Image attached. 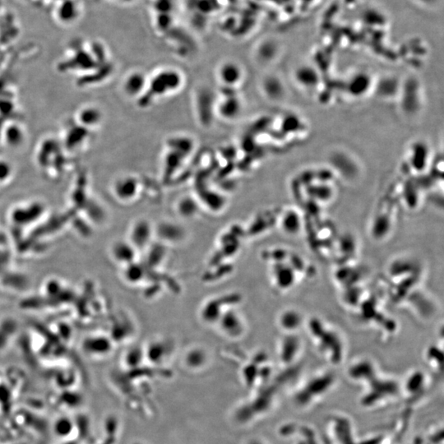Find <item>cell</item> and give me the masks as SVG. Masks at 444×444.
Returning a JSON list of instances; mask_svg holds the SVG:
<instances>
[{
  "label": "cell",
  "mask_w": 444,
  "mask_h": 444,
  "mask_svg": "<svg viewBox=\"0 0 444 444\" xmlns=\"http://www.w3.org/2000/svg\"><path fill=\"white\" fill-rule=\"evenodd\" d=\"M179 225L171 221L161 222L158 227L155 228V234L158 236L162 241H167L169 243L179 242L183 236V229Z\"/></svg>",
  "instance_id": "obj_13"
},
{
  "label": "cell",
  "mask_w": 444,
  "mask_h": 444,
  "mask_svg": "<svg viewBox=\"0 0 444 444\" xmlns=\"http://www.w3.org/2000/svg\"><path fill=\"white\" fill-rule=\"evenodd\" d=\"M165 344L163 341H156L151 344L147 349V357L155 363L162 360L165 355Z\"/></svg>",
  "instance_id": "obj_16"
},
{
  "label": "cell",
  "mask_w": 444,
  "mask_h": 444,
  "mask_svg": "<svg viewBox=\"0 0 444 444\" xmlns=\"http://www.w3.org/2000/svg\"><path fill=\"white\" fill-rule=\"evenodd\" d=\"M334 384L335 378L331 374L312 378L293 391L294 405L300 410L311 409L325 399Z\"/></svg>",
  "instance_id": "obj_2"
},
{
  "label": "cell",
  "mask_w": 444,
  "mask_h": 444,
  "mask_svg": "<svg viewBox=\"0 0 444 444\" xmlns=\"http://www.w3.org/2000/svg\"><path fill=\"white\" fill-rule=\"evenodd\" d=\"M137 250L128 241H118L111 249V254L115 261L125 266L135 262Z\"/></svg>",
  "instance_id": "obj_12"
},
{
  "label": "cell",
  "mask_w": 444,
  "mask_h": 444,
  "mask_svg": "<svg viewBox=\"0 0 444 444\" xmlns=\"http://www.w3.org/2000/svg\"><path fill=\"white\" fill-rule=\"evenodd\" d=\"M201 203L192 196H184L177 202L176 211L178 215L183 219H192L197 215Z\"/></svg>",
  "instance_id": "obj_14"
},
{
  "label": "cell",
  "mask_w": 444,
  "mask_h": 444,
  "mask_svg": "<svg viewBox=\"0 0 444 444\" xmlns=\"http://www.w3.org/2000/svg\"><path fill=\"white\" fill-rule=\"evenodd\" d=\"M183 84V76L174 69H163L148 78V85L145 94L141 97L150 100L162 98L173 94Z\"/></svg>",
  "instance_id": "obj_3"
},
{
  "label": "cell",
  "mask_w": 444,
  "mask_h": 444,
  "mask_svg": "<svg viewBox=\"0 0 444 444\" xmlns=\"http://www.w3.org/2000/svg\"><path fill=\"white\" fill-rule=\"evenodd\" d=\"M364 382L365 385L360 404L366 409L382 407L401 395V386L396 381L376 378L374 373Z\"/></svg>",
  "instance_id": "obj_1"
},
{
  "label": "cell",
  "mask_w": 444,
  "mask_h": 444,
  "mask_svg": "<svg viewBox=\"0 0 444 444\" xmlns=\"http://www.w3.org/2000/svg\"><path fill=\"white\" fill-rule=\"evenodd\" d=\"M142 357V350L138 347L132 349L127 353V364L131 366H136L138 364L140 359Z\"/></svg>",
  "instance_id": "obj_18"
},
{
  "label": "cell",
  "mask_w": 444,
  "mask_h": 444,
  "mask_svg": "<svg viewBox=\"0 0 444 444\" xmlns=\"http://www.w3.org/2000/svg\"><path fill=\"white\" fill-rule=\"evenodd\" d=\"M148 78L143 72H132L124 79V93L130 98H141L147 91Z\"/></svg>",
  "instance_id": "obj_8"
},
{
  "label": "cell",
  "mask_w": 444,
  "mask_h": 444,
  "mask_svg": "<svg viewBox=\"0 0 444 444\" xmlns=\"http://www.w3.org/2000/svg\"><path fill=\"white\" fill-rule=\"evenodd\" d=\"M155 236V227L148 220L141 219L136 220L131 227L128 241L136 250H145L149 247L151 239Z\"/></svg>",
  "instance_id": "obj_4"
},
{
  "label": "cell",
  "mask_w": 444,
  "mask_h": 444,
  "mask_svg": "<svg viewBox=\"0 0 444 444\" xmlns=\"http://www.w3.org/2000/svg\"><path fill=\"white\" fill-rule=\"evenodd\" d=\"M249 444H266V443H264V442H262V441H260V440L254 439V440H252V441H250V442H249Z\"/></svg>",
  "instance_id": "obj_19"
},
{
  "label": "cell",
  "mask_w": 444,
  "mask_h": 444,
  "mask_svg": "<svg viewBox=\"0 0 444 444\" xmlns=\"http://www.w3.org/2000/svg\"><path fill=\"white\" fill-rule=\"evenodd\" d=\"M139 190V182L133 175L120 177L114 185V193L121 201H131L135 198Z\"/></svg>",
  "instance_id": "obj_9"
},
{
  "label": "cell",
  "mask_w": 444,
  "mask_h": 444,
  "mask_svg": "<svg viewBox=\"0 0 444 444\" xmlns=\"http://www.w3.org/2000/svg\"><path fill=\"white\" fill-rule=\"evenodd\" d=\"M222 332L229 337H239L244 329L243 322L237 312L229 310L222 314L218 320Z\"/></svg>",
  "instance_id": "obj_10"
},
{
  "label": "cell",
  "mask_w": 444,
  "mask_h": 444,
  "mask_svg": "<svg viewBox=\"0 0 444 444\" xmlns=\"http://www.w3.org/2000/svg\"><path fill=\"white\" fill-rule=\"evenodd\" d=\"M124 277L129 282H138L143 277V268L142 266L133 262L132 264L125 266Z\"/></svg>",
  "instance_id": "obj_17"
},
{
  "label": "cell",
  "mask_w": 444,
  "mask_h": 444,
  "mask_svg": "<svg viewBox=\"0 0 444 444\" xmlns=\"http://www.w3.org/2000/svg\"><path fill=\"white\" fill-rule=\"evenodd\" d=\"M242 101L241 97L236 94H226L217 101L215 110L219 116L227 121H232L241 115L242 111Z\"/></svg>",
  "instance_id": "obj_6"
},
{
  "label": "cell",
  "mask_w": 444,
  "mask_h": 444,
  "mask_svg": "<svg viewBox=\"0 0 444 444\" xmlns=\"http://www.w3.org/2000/svg\"><path fill=\"white\" fill-rule=\"evenodd\" d=\"M333 423L337 426L332 424L328 427L329 429V441L331 444H356L353 436V429L351 423L348 419L343 417H335Z\"/></svg>",
  "instance_id": "obj_7"
},
{
  "label": "cell",
  "mask_w": 444,
  "mask_h": 444,
  "mask_svg": "<svg viewBox=\"0 0 444 444\" xmlns=\"http://www.w3.org/2000/svg\"><path fill=\"white\" fill-rule=\"evenodd\" d=\"M244 72L240 64L228 61L220 64L217 69V78L219 83L228 88L235 90L243 80Z\"/></svg>",
  "instance_id": "obj_5"
},
{
  "label": "cell",
  "mask_w": 444,
  "mask_h": 444,
  "mask_svg": "<svg viewBox=\"0 0 444 444\" xmlns=\"http://www.w3.org/2000/svg\"><path fill=\"white\" fill-rule=\"evenodd\" d=\"M426 382L423 374L420 373H414L410 375L404 384L401 387V395L409 401H416L421 394L425 391Z\"/></svg>",
  "instance_id": "obj_11"
},
{
  "label": "cell",
  "mask_w": 444,
  "mask_h": 444,
  "mask_svg": "<svg viewBox=\"0 0 444 444\" xmlns=\"http://www.w3.org/2000/svg\"><path fill=\"white\" fill-rule=\"evenodd\" d=\"M206 360V353L201 349H192L186 355V364L192 369H197L202 366Z\"/></svg>",
  "instance_id": "obj_15"
}]
</instances>
